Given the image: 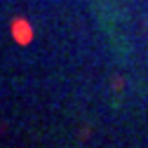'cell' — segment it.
<instances>
[{
    "label": "cell",
    "mask_w": 148,
    "mask_h": 148,
    "mask_svg": "<svg viewBox=\"0 0 148 148\" xmlns=\"http://www.w3.org/2000/svg\"><path fill=\"white\" fill-rule=\"evenodd\" d=\"M12 35H14V40L19 42V45L31 42V38H33L31 24H28V21H24V19H16V21L12 24Z\"/></svg>",
    "instance_id": "obj_1"
}]
</instances>
